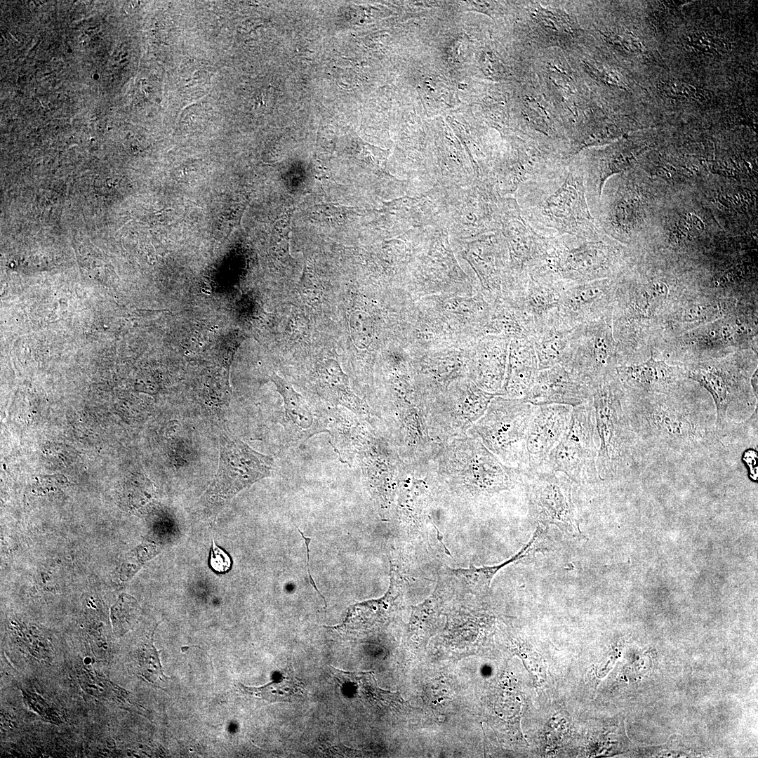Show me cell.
Here are the masks:
<instances>
[{
	"instance_id": "cell-1",
	"label": "cell",
	"mask_w": 758,
	"mask_h": 758,
	"mask_svg": "<svg viewBox=\"0 0 758 758\" xmlns=\"http://www.w3.org/2000/svg\"><path fill=\"white\" fill-rule=\"evenodd\" d=\"M623 392L627 417L649 463L705 459L724 448L711 404L684 383L667 393Z\"/></svg>"
},
{
	"instance_id": "cell-2",
	"label": "cell",
	"mask_w": 758,
	"mask_h": 758,
	"mask_svg": "<svg viewBox=\"0 0 758 758\" xmlns=\"http://www.w3.org/2000/svg\"><path fill=\"white\" fill-rule=\"evenodd\" d=\"M430 467L436 485L474 500L487 501L524 489L523 471L505 465L469 434L443 445Z\"/></svg>"
},
{
	"instance_id": "cell-3",
	"label": "cell",
	"mask_w": 758,
	"mask_h": 758,
	"mask_svg": "<svg viewBox=\"0 0 758 758\" xmlns=\"http://www.w3.org/2000/svg\"><path fill=\"white\" fill-rule=\"evenodd\" d=\"M592 402L599 442V480L615 481L638 474L649 463L627 417L623 389L616 373L595 386Z\"/></svg>"
},
{
	"instance_id": "cell-4",
	"label": "cell",
	"mask_w": 758,
	"mask_h": 758,
	"mask_svg": "<svg viewBox=\"0 0 758 758\" xmlns=\"http://www.w3.org/2000/svg\"><path fill=\"white\" fill-rule=\"evenodd\" d=\"M671 297L669 284L618 277L611 313L621 364L637 362L647 326L658 323Z\"/></svg>"
},
{
	"instance_id": "cell-5",
	"label": "cell",
	"mask_w": 758,
	"mask_h": 758,
	"mask_svg": "<svg viewBox=\"0 0 758 758\" xmlns=\"http://www.w3.org/2000/svg\"><path fill=\"white\" fill-rule=\"evenodd\" d=\"M621 254L596 238L561 236L548 239L546 258L531 277L566 285L617 278Z\"/></svg>"
},
{
	"instance_id": "cell-6",
	"label": "cell",
	"mask_w": 758,
	"mask_h": 758,
	"mask_svg": "<svg viewBox=\"0 0 758 758\" xmlns=\"http://www.w3.org/2000/svg\"><path fill=\"white\" fill-rule=\"evenodd\" d=\"M523 475L530 518L537 525L554 526L566 535L580 538V520L590 486L547 466L524 470Z\"/></svg>"
},
{
	"instance_id": "cell-7",
	"label": "cell",
	"mask_w": 758,
	"mask_h": 758,
	"mask_svg": "<svg viewBox=\"0 0 758 758\" xmlns=\"http://www.w3.org/2000/svg\"><path fill=\"white\" fill-rule=\"evenodd\" d=\"M688 379L698 383L712 396L716 406L715 427L719 436L733 430L734 420L757 407V395L750 383L752 368L737 357L713 358L683 364Z\"/></svg>"
},
{
	"instance_id": "cell-8",
	"label": "cell",
	"mask_w": 758,
	"mask_h": 758,
	"mask_svg": "<svg viewBox=\"0 0 758 758\" xmlns=\"http://www.w3.org/2000/svg\"><path fill=\"white\" fill-rule=\"evenodd\" d=\"M536 408L523 398L496 396L467 435L477 438L505 465L524 471L527 432Z\"/></svg>"
},
{
	"instance_id": "cell-9",
	"label": "cell",
	"mask_w": 758,
	"mask_h": 758,
	"mask_svg": "<svg viewBox=\"0 0 758 758\" xmlns=\"http://www.w3.org/2000/svg\"><path fill=\"white\" fill-rule=\"evenodd\" d=\"M553 184V183H552ZM550 194L536 197L528 208V219L536 226L551 228L550 238L571 236L594 238L592 218L585 198L583 171L557 172V186ZM549 238V239H550Z\"/></svg>"
},
{
	"instance_id": "cell-10",
	"label": "cell",
	"mask_w": 758,
	"mask_h": 758,
	"mask_svg": "<svg viewBox=\"0 0 758 758\" xmlns=\"http://www.w3.org/2000/svg\"><path fill=\"white\" fill-rule=\"evenodd\" d=\"M496 396L479 388L469 377L453 383L426 406V422L432 442L440 448L466 436Z\"/></svg>"
},
{
	"instance_id": "cell-11",
	"label": "cell",
	"mask_w": 758,
	"mask_h": 758,
	"mask_svg": "<svg viewBox=\"0 0 758 758\" xmlns=\"http://www.w3.org/2000/svg\"><path fill=\"white\" fill-rule=\"evenodd\" d=\"M599 442L592 399L573 407L569 427L552 451L547 467L566 475L576 483L598 485Z\"/></svg>"
},
{
	"instance_id": "cell-12",
	"label": "cell",
	"mask_w": 758,
	"mask_h": 758,
	"mask_svg": "<svg viewBox=\"0 0 758 758\" xmlns=\"http://www.w3.org/2000/svg\"><path fill=\"white\" fill-rule=\"evenodd\" d=\"M756 319L747 317L736 307L726 316L671 340L674 355L684 364L719 358L733 350L750 348L757 338Z\"/></svg>"
},
{
	"instance_id": "cell-13",
	"label": "cell",
	"mask_w": 758,
	"mask_h": 758,
	"mask_svg": "<svg viewBox=\"0 0 758 758\" xmlns=\"http://www.w3.org/2000/svg\"><path fill=\"white\" fill-rule=\"evenodd\" d=\"M273 459L230 436L222 437L217 474L207 497L212 501L227 500L241 490L271 474Z\"/></svg>"
},
{
	"instance_id": "cell-14",
	"label": "cell",
	"mask_w": 758,
	"mask_h": 758,
	"mask_svg": "<svg viewBox=\"0 0 758 758\" xmlns=\"http://www.w3.org/2000/svg\"><path fill=\"white\" fill-rule=\"evenodd\" d=\"M620 365L611 316L576 327L572 354L566 366L595 386Z\"/></svg>"
},
{
	"instance_id": "cell-15",
	"label": "cell",
	"mask_w": 758,
	"mask_h": 758,
	"mask_svg": "<svg viewBox=\"0 0 758 758\" xmlns=\"http://www.w3.org/2000/svg\"><path fill=\"white\" fill-rule=\"evenodd\" d=\"M373 498L389 509L397 496L405 463L384 427H378L356 456Z\"/></svg>"
},
{
	"instance_id": "cell-16",
	"label": "cell",
	"mask_w": 758,
	"mask_h": 758,
	"mask_svg": "<svg viewBox=\"0 0 758 758\" xmlns=\"http://www.w3.org/2000/svg\"><path fill=\"white\" fill-rule=\"evenodd\" d=\"M617 278L565 285L557 318L565 326L576 328L611 316Z\"/></svg>"
},
{
	"instance_id": "cell-17",
	"label": "cell",
	"mask_w": 758,
	"mask_h": 758,
	"mask_svg": "<svg viewBox=\"0 0 758 758\" xmlns=\"http://www.w3.org/2000/svg\"><path fill=\"white\" fill-rule=\"evenodd\" d=\"M272 380L282 397L281 423L290 446H303L312 437L328 432V409L321 401L303 397L275 373Z\"/></svg>"
},
{
	"instance_id": "cell-18",
	"label": "cell",
	"mask_w": 758,
	"mask_h": 758,
	"mask_svg": "<svg viewBox=\"0 0 758 758\" xmlns=\"http://www.w3.org/2000/svg\"><path fill=\"white\" fill-rule=\"evenodd\" d=\"M594 387L568 366L557 365L540 370L536 381L523 398L534 405L564 404L573 407L592 399Z\"/></svg>"
},
{
	"instance_id": "cell-19",
	"label": "cell",
	"mask_w": 758,
	"mask_h": 758,
	"mask_svg": "<svg viewBox=\"0 0 758 758\" xmlns=\"http://www.w3.org/2000/svg\"><path fill=\"white\" fill-rule=\"evenodd\" d=\"M573 408L564 404L536 406L527 432L526 470L547 465L552 451L569 427Z\"/></svg>"
},
{
	"instance_id": "cell-20",
	"label": "cell",
	"mask_w": 758,
	"mask_h": 758,
	"mask_svg": "<svg viewBox=\"0 0 758 758\" xmlns=\"http://www.w3.org/2000/svg\"><path fill=\"white\" fill-rule=\"evenodd\" d=\"M616 373L623 390L635 394L667 393L679 388L687 378L682 366L656 359L652 352L644 361L618 366Z\"/></svg>"
},
{
	"instance_id": "cell-21",
	"label": "cell",
	"mask_w": 758,
	"mask_h": 758,
	"mask_svg": "<svg viewBox=\"0 0 758 758\" xmlns=\"http://www.w3.org/2000/svg\"><path fill=\"white\" fill-rule=\"evenodd\" d=\"M421 465L405 464L397 493L396 517L399 524L409 532H414L423 526L432 502L433 481L430 462L423 477H419Z\"/></svg>"
},
{
	"instance_id": "cell-22",
	"label": "cell",
	"mask_w": 758,
	"mask_h": 758,
	"mask_svg": "<svg viewBox=\"0 0 758 758\" xmlns=\"http://www.w3.org/2000/svg\"><path fill=\"white\" fill-rule=\"evenodd\" d=\"M510 338L484 335L467 362L468 377L481 390L502 396Z\"/></svg>"
},
{
	"instance_id": "cell-23",
	"label": "cell",
	"mask_w": 758,
	"mask_h": 758,
	"mask_svg": "<svg viewBox=\"0 0 758 758\" xmlns=\"http://www.w3.org/2000/svg\"><path fill=\"white\" fill-rule=\"evenodd\" d=\"M736 307L732 298H693L670 305L658 323L675 337L722 318Z\"/></svg>"
},
{
	"instance_id": "cell-24",
	"label": "cell",
	"mask_w": 758,
	"mask_h": 758,
	"mask_svg": "<svg viewBox=\"0 0 758 758\" xmlns=\"http://www.w3.org/2000/svg\"><path fill=\"white\" fill-rule=\"evenodd\" d=\"M328 415L331 444L340 460L351 466L381 422H369L349 409L338 406L329 408Z\"/></svg>"
},
{
	"instance_id": "cell-25",
	"label": "cell",
	"mask_w": 758,
	"mask_h": 758,
	"mask_svg": "<svg viewBox=\"0 0 758 758\" xmlns=\"http://www.w3.org/2000/svg\"><path fill=\"white\" fill-rule=\"evenodd\" d=\"M564 286L529 277L503 300L517 307L532 321L536 331L556 317Z\"/></svg>"
},
{
	"instance_id": "cell-26",
	"label": "cell",
	"mask_w": 758,
	"mask_h": 758,
	"mask_svg": "<svg viewBox=\"0 0 758 758\" xmlns=\"http://www.w3.org/2000/svg\"><path fill=\"white\" fill-rule=\"evenodd\" d=\"M539 371L531 338L511 339L502 396L524 398L533 385Z\"/></svg>"
},
{
	"instance_id": "cell-27",
	"label": "cell",
	"mask_w": 758,
	"mask_h": 758,
	"mask_svg": "<svg viewBox=\"0 0 758 758\" xmlns=\"http://www.w3.org/2000/svg\"><path fill=\"white\" fill-rule=\"evenodd\" d=\"M576 328L554 317L535 331L531 338L540 370L569 363Z\"/></svg>"
},
{
	"instance_id": "cell-28",
	"label": "cell",
	"mask_w": 758,
	"mask_h": 758,
	"mask_svg": "<svg viewBox=\"0 0 758 758\" xmlns=\"http://www.w3.org/2000/svg\"><path fill=\"white\" fill-rule=\"evenodd\" d=\"M546 531L536 526L529 541L514 556L500 564L492 566L467 568H449L458 587H463L474 594L484 595L488 592L495 575L504 566L524 558L532 557L546 546Z\"/></svg>"
},
{
	"instance_id": "cell-29",
	"label": "cell",
	"mask_w": 758,
	"mask_h": 758,
	"mask_svg": "<svg viewBox=\"0 0 758 758\" xmlns=\"http://www.w3.org/2000/svg\"><path fill=\"white\" fill-rule=\"evenodd\" d=\"M331 668L346 696L360 698L376 705L397 707L405 704L399 693L380 689L372 672H346L333 667Z\"/></svg>"
},
{
	"instance_id": "cell-30",
	"label": "cell",
	"mask_w": 758,
	"mask_h": 758,
	"mask_svg": "<svg viewBox=\"0 0 758 758\" xmlns=\"http://www.w3.org/2000/svg\"><path fill=\"white\" fill-rule=\"evenodd\" d=\"M238 689L248 696L261 699L269 703L292 702L303 698L305 695L302 681L296 677L291 666L281 671L276 680L266 685L252 687L239 683Z\"/></svg>"
},
{
	"instance_id": "cell-31",
	"label": "cell",
	"mask_w": 758,
	"mask_h": 758,
	"mask_svg": "<svg viewBox=\"0 0 758 758\" xmlns=\"http://www.w3.org/2000/svg\"><path fill=\"white\" fill-rule=\"evenodd\" d=\"M81 689L88 694L100 700L130 706V693L95 670L82 667L78 673Z\"/></svg>"
},
{
	"instance_id": "cell-32",
	"label": "cell",
	"mask_w": 758,
	"mask_h": 758,
	"mask_svg": "<svg viewBox=\"0 0 758 758\" xmlns=\"http://www.w3.org/2000/svg\"><path fill=\"white\" fill-rule=\"evenodd\" d=\"M156 627L139 644L137 651L139 674L146 681L153 684L166 682L171 678L163 672L159 653L154 645V633Z\"/></svg>"
},
{
	"instance_id": "cell-33",
	"label": "cell",
	"mask_w": 758,
	"mask_h": 758,
	"mask_svg": "<svg viewBox=\"0 0 758 758\" xmlns=\"http://www.w3.org/2000/svg\"><path fill=\"white\" fill-rule=\"evenodd\" d=\"M140 611V607L133 597L125 594L120 595L110 612L114 634L120 637L132 629L138 622Z\"/></svg>"
},
{
	"instance_id": "cell-34",
	"label": "cell",
	"mask_w": 758,
	"mask_h": 758,
	"mask_svg": "<svg viewBox=\"0 0 758 758\" xmlns=\"http://www.w3.org/2000/svg\"><path fill=\"white\" fill-rule=\"evenodd\" d=\"M22 693L25 703L44 719L56 724L62 722L60 713L43 697L27 690H22Z\"/></svg>"
},
{
	"instance_id": "cell-35",
	"label": "cell",
	"mask_w": 758,
	"mask_h": 758,
	"mask_svg": "<svg viewBox=\"0 0 758 758\" xmlns=\"http://www.w3.org/2000/svg\"><path fill=\"white\" fill-rule=\"evenodd\" d=\"M350 328L352 338L357 346L364 347L368 345L372 337V329L370 321L364 313L358 312L352 314Z\"/></svg>"
},
{
	"instance_id": "cell-36",
	"label": "cell",
	"mask_w": 758,
	"mask_h": 758,
	"mask_svg": "<svg viewBox=\"0 0 758 758\" xmlns=\"http://www.w3.org/2000/svg\"><path fill=\"white\" fill-rule=\"evenodd\" d=\"M210 565L218 573H225L230 570L232 561L230 556L212 541V551L210 557Z\"/></svg>"
},
{
	"instance_id": "cell-37",
	"label": "cell",
	"mask_w": 758,
	"mask_h": 758,
	"mask_svg": "<svg viewBox=\"0 0 758 758\" xmlns=\"http://www.w3.org/2000/svg\"><path fill=\"white\" fill-rule=\"evenodd\" d=\"M298 531H299V532H300V533L301 534V536H302V538H303V539L305 540V545H306V550H307V573H308L309 581H310V584L312 585V587H314V588L315 589V590H316V591H317V592H318V594H319V595L321 596V597H322V598H323L324 601H325V604H326V599H325V598H324V597H323V595H322V594H321L320 593V592L319 591L318 588L317 587V586H316V584L314 583V580H313V579H312V576H311V574H310V569H309V560H310V556H309V544H310V541H311V539H310V538H307V537H305V536H304V534L302 533V532H301V531H300V529H298Z\"/></svg>"
}]
</instances>
